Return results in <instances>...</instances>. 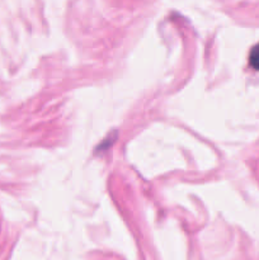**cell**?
Instances as JSON below:
<instances>
[{
	"label": "cell",
	"instance_id": "obj_1",
	"mask_svg": "<svg viewBox=\"0 0 259 260\" xmlns=\"http://www.w3.org/2000/svg\"><path fill=\"white\" fill-rule=\"evenodd\" d=\"M249 63L251 68L259 71V43L251 48L250 53H249Z\"/></svg>",
	"mask_w": 259,
	"mask_h": 260
}]
</instances>
